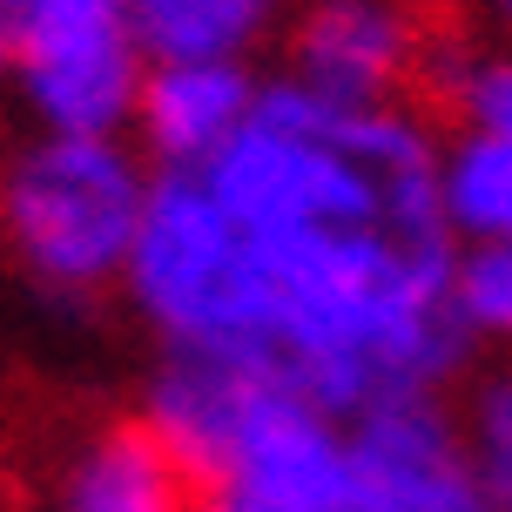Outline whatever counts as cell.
I'll return each instance as SVG.
<instances>
[{"label": "cell", "mask_w": 512, "mask_h": 512, "mask_svg": "<svg viewBox=\"0 0 512 512\" xmlns=\"http://www.w3.org/2000/svg\"><path fill=\"white\" fill-rule=\"evenodd\" d=\"M256 243V364H270L337 418L438 398L459 378L452 230L344 223Z\"/></svg>", "instance_id": "cell-1"}, {"label": "cell", "mask_w": 512, "mask_h": 512, "mask_svg": "<svg viewBox=\"0 0 512 512\" xmlns=\"http://www.w3.org/2000/svg\"><path fill=\"white\" fill-rule=\"evenodd\" d=\"M142 425L196 479L189 512H351V418L256 358L162 351Z\"/></svg>", "instance_id": "cell-2"}, {"label": "cell", "mask_w": 512, "mask_h": 512, "mask_svg": "<svg viewBox=\"0 0 512 512\" xmlns=\"http://www.w3.org/2000/svg\"><path fill=\"white\" fill-rule=\"evenodd\" d=\"M155 169L122 135H34L0 162V250L41 297L122 290Z\"/></svg>", "instance_id": "cell-3"}, {"label": "cell", "mask_w": 512, "mask_h": 512, "mask_svg": "<svg viewBox=\"0 0 512 512\" xmlns=\"http://www.w3.org/2000/svg\"><path fill=\"white\" fill-rule=\"evenodd\" d=\"M122 297L162 351L256 358V243L196 169H155Z\"/></svg>", "instance_id": "cell-4"}, {"label": "cell", "mask_w": 512, "mask_h": 512, "mask_svg": "<svg viewBox=\"0 0 512 512\" xmlns=\"http://www.w3.org/2000/svg\"><path fill=\"white\" fill-rule=\"evenodd\" d=\"M149 81L135 0H0V88L48 135H122Z\"/></svg>", "instance_id": "cell-5"}, {"label": "cell", "mask_w": 512, "mask_h": 512, "mask_svg": "<svg viewBox=\"0 0 512 512\" xmlns=\"http://www.w3.org/2000/svg\"><path fill=\"white\" fill-rule=\"evenodd\" d=\"M351 512H492L472 479L459 418L438 398H405L351 418Z\"/></svg>", "instance_id": "cell-6"}, {"label": "cell", "mask_w": 512, "mask_h": 512, "mask_svg": "<svg viewBox=\"0 0 512 512\" xmlns=\"http://www.w3.org/2000/svg\"><path fill=\"white\" fill-rule=\"evenodd\" d=\"M425 75V27L411 0H310L290 34V75L337 102H398Z\"/></svg>", "instance_id": "cell-7"}, {"label": "cell", "mask_w": 512, "mask_h": 512, "mask_svg": "<svg viewBox=\"0 0 512 512\" xmlns=\"http://www.w3.org/2000/svg\"><path fill=\"white\" fill-rule=\"evenodd\" d=\"M196 479L142 418H108L61 445L41 486V512H189Z\"/></svg>", "instance_id": "cell-8"}, {"label": "cell", "mask_w": 512, "mask_h": 512, "mask_svg": "<svg viewBox=\"0 0 512 512\" xmlns=\"http://www.w3.org/2000/svg\"><path fill=\"white\" fill-rule=\"evenodd\" d=\"M263 81L243 61H149L135 128L155 169H209L256 115Z\"/></svg>", "instance_id": "cell-9"}, {"label": "cell", "mask_w": 512, "mask_h": 512, "mask_svg": "<svg viewBox=\"0 0 512 512\" xmlns=\"http://www.w3.org/2000/svg\"><path fill=\"white\" fill-rule=\"evenodd\" d=\"M283 0H135L149 61H243L277 27Z\"/></svg>", "instance_id": "cell-10"}, {"label": "cell", "mask_w": 512, "mask_h": 512, "mask_svg": "<svg viewBox=\"0 0 512 512\" xmlns=\"http://www.w3.org/2000/svg\"><path fill=\"white\" fill-rule=\"evenodd\" d=\"M438 209L452 243H512V135L459 128L438 149Z\"/></svg>", "instance_id": "cell-11"}, {"label": "cell", "mask_w": 512, "mask_h": 512, "mask_svg": "<svg viewBox=\"0 0 512 512\" xmlns=\"http://www.w3.org/2000/svg\"><path fill=\"white\" fill-rule=\"evenodd\" d=\"M459 438H465L472 479L492 499V512H512V358L492 364L486 378L465 391Z\"/></svg>", "instance_id": "cell-12"}, {"label": "cell", "mask_w": 512, "mask_h": 512, "mask_svg": "<svg viewBox=\"0 0 512 512\" xmlns=\"http://www.w3.org/2000/svg\"><path fill=\"white\" fill-rule=\"evenodd\" d=\"M452 310H459L472 344H492L512 358V243H459Z\"/></svg>", "instance_id": "cell-13"}, {"label": "cell", "mask_w": 512, "mask_h": 512, "mask_svg": "<svg viewBox=\"0 0 512 512\" xmlns=\"http://www.w3.org/2000/svg\"><path fill=\"white\" fill-rule=\"evenodd\" d=\"M432 88L472 135H512V54H438Z\"/></svg>", "instance_id": "cell-14"}, {"label": "cell", "mask_w": 512, "mask_h": 512, "mask_svg": "<svg viewBox=\"0 0 512 512\" xmlns=\"http://www.w3.org/2000/svg\"><path fill=\"white\" fill-rule=\"evenodd\" d=\"M486 7H492V14H499V21L512 27V0H486Z\"/></svg>", "instance_id": "cell-15"}]
</instances>
